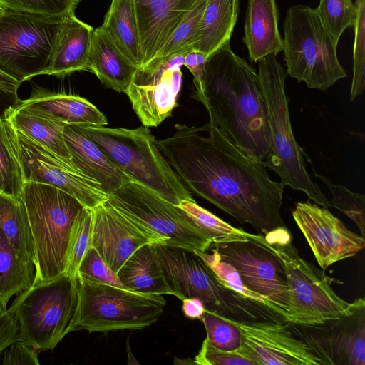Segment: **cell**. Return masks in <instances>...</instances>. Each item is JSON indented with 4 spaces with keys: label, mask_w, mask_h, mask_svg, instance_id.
Masks as SVG:
<instances>
[{
    "label": "cell",
    "mask_w": 365,
    "mask_h": 365,
    "mask_svg": "<svg viewBox=\"0 0 365 365\" xmlns=\"http://www.w3.org/2000/svg\"><path fill=\"white\" fill-rule=\"evenodd\" d=\"M175 128L155 143L188 190L264 235L286 227L281 216L284 186L270 178L263 161L210 122Z\"/></svg>",
    "instance_id": "1"
},
{
    "label": "cell",
    "mask_w": 365,
    "mask_h": 365,
    "mask_svg": "<svg viewBox=\"0 0 365 365\" xmlns=\"http://www.w3.org/2000/svg\"><path fill=\"white\" fill-rule=\"evenodd\" d=\"M192 98L210 123L249 155L264 161L270 150L267 107L257 73L230 48V41L206 60L201 93Z\"/></svg>",
    "instance_id": "2"
},
{
    "label": "cell",
    "mask_w": 365,
    "mask_h": 365,
    "mask_svg": "<svg viewBox=\"0 0 365 365\" xmlns=\"http://www.w3.org/2000/svg\"><path fill=\"white\" fill-rule=\"evenodd\" d=\"M247 235L273 252L284 268L290 292L287 322L319 325L351 315L365 304L364 297L348 302L337 295L331 287L335 279L299 255L286 227L265 235Z\"/></svg>",
    "instance_id": "3"
},
{
    "label": "cell",
    "mask_w": 365,
    "mask_h": 365,
    "mask_svg": "<svg viewBox=\"0 0 365 365\" xmlns=\"http://www.w3.org/2000/svg\"><path fill=\"white\" fill-rule=\"evenodd\" d=\"M257 63V75L267 107L271 136L270 150L263 163L280 177L284 186L302 191L314 202L329 207V200L306 169L302 150L292 132L289 98L285 92L287 73L274 54Z\"/></svg>",
    "instance_id": "4"
},
{
    "label": "cell",
    "mask_w": 365,
    "mask_h": 365,
    "mask_svg": "<svg viewBox=\"0 0 365 365\" xmlns=\"http://www.w3.org/2000/svg\"><path fill=\"white\" fill-rule=\"evenodd\" d=\"M78 125L131 180L176 205L182 200H194L157 147L148 127Z\"/></svg>",
    "instance_id": "5"
},
{
    "label": "cell",
    "mask_w": 365,
    "mask_h": 365,
    "mask_svg": "<svg viewBox=\"0 0 365 365\" xmlns=\"http://www.w3.org/2000/svg\"><path fill=\"white\" fill-rule=\"evenodd\" d=\"M153 247L171 295L180 300L200 299L205 309L234 321H279L277 314L222 284L195 252L165 245Z\"/></svg>",
    "instance_id": "6"
},
{
    "label": "cell",
    "mask_w": 365,
    "mask_h": 365,
    "mask_svg": "<svg viewBox=\"0 0 365 365\" xmlns=\"http://www.w3.org/2000/svg\"><path fill=\"white\" fill-rule=\"evenodd\" d=\"M22 199L34 246V284L64 274L71 227L85 207L68 192L36 182H24Z\"/></svg>",
    "instance_id": "7"
},
{
    "label": "cell",
    "mask_w": 365,
    "mask_h": 365,
    "mask_svg": "<svg viewBox=\"0 0 365 365\" xmlns=\"http://www.w3.org/2000/svg\"><path fill=\"white\" fill-rule=\"evenodd\" d=\"M76 285L77 304L66 335L141 330L155 323L167 304L163 294L138 293L78 275Z\"/></svg>",
    "instance_id": "8"
},
{
    "label": "cell",
    "mask_w": 365,
    "mask_h": 365,
    "mask_svg": "<svg viewBox=\"0 0 365 365\" xmlns=\"http://www.w3.org/2000/svg\"><path fill=\"white\" fill-rule=\"evenodd\" d=\"M282 38L286 73L309 88L327 91L347 76L340 64L337 45L322 24L315 9L295 5L288 9Z\"/></svg>",
    "instance_id": "9"
},
{
    "label": "cell",
    "mask_w": 365,
    "mask_h": 365,
    "mask_svg": "<svg viewBox=\"0 0 365 365\" xmlns=\"http://www.w3.org/2000/svg\"><path fill=\"white\" fill-rule=\"evenodd\" d=\"M66 16L4 8L0 17V71L20 84L45 74Z\"/></svg>",
    "instance_id": "10"
},
{
    "label": "cell",
    "mask_w": 365,
    "mask_h": 365,
    "mask_svg": "<svg viewBox=\"0 0 365 365\" xmlns=\"http://www.w3.org/2000/svg\"><path fill=\"white\" fill-rule=\"evenodd\" d=\"M77 300L76 279L65 274L18 294L10 307L19 323L18 341L38 351L53 350L66 336Z\"/></svg>",
    "instance_id": "11"
},
{
    "label": "cell",
    "mask_w": 365,
    "mask_h": 365,
    "mask_svg": "<svg viewBox=\"0 0 365 365\" xmlns=\"http://www.w3.org/2000/svg\"><path fill=\"white\" fill-rule=\"evenodd\" d=\"M123 215L166 240V245L192 252L207 251L212 241L178 205L145 186L130 180L108 195Z\"/></svg>",
    "instance_id": "12"
},
{
    "label": "cell",
    "mask_w": 365,
    "mask_h": 365,
    "mask_svg": "<svg viewBox=\"0 0 365 365\" xmlns=\"http://www.w3.org/2000/svg\"><path fill=\"white\" fill-rule=\"evenodd\" d=\"M11 136L25 182H40L58 187L76 197L89 209L108 200V195L96 182L13 126Z\"/></svg>",
    "instance_id": "13"
},
{
    "label": "cell",
    "mask_w": 365,
    "mask_h": 365,
    "mask_svg": "<svg viewBox=\"0 0 365 365\" xmlns=\"http://www.w3.org/2000/svg\"><path fill=\"white\" fill-rule=\"evenodd\" d=\"M247 237L245 241L212 243L211 246L237 271L248 289L269 299L286 319L290 292L284 268L273 252Z\"/></svg>",
    "instance_id": "14"
},
{
    "label": "cell",
    "mask_w": 365,
    "mask_h": 365,
    "mask_svg": "<svg viewBox=\"0 0 365 365\" xmlns=\"http://www.w3.org/2000/svg\"><path fill=\"white\" fill-rule=\"evenodd\" d=\"M185 55L178 54L136 70L125 94L143 125H159L177 106Z\"/></svg>",
    "instance_id": "15"
},
{
    "label": "cell",
    "mask_w": 365,
    "mask_h": 365,
    "mask_svg": "<svg viewBox=\"0 0 365 365\" xmlns=\"http://www.w3.org/2000/svg\"><path fill=\"white\" fill-rule=\"evenodd\" d=\"M289 323L322 365H365V304L351 315L316 326Z\"/></svg>",
    "instance_id": "16"
},
{
    "label": "cell",
    "mask_w": 365,
    "mask_h": 365,
    "mask_svg": "<svg viewBox=\"0 0 365 365\" xmlns=\"http://www.w3.org/2000/svg\"><path fill=\"white\" fill-rule=\"evenodd\" d=\"M292 215L324 271L364 248L365 239L349 230L328 207L299 202Z\"/></svg>",
    "instance_id": "17"
},
{
    "label": "cell",
    "mask_w": 365,
    "mask_h": 365,
    "mask_svg": "<svg viewBox=\"0 0 365 365\" xmlns=\"http://www.w3.org/2000/svg\"><path fill=\"white\" fill-rule=\"evenodd\" d=\"M228 320L241 331L242 344L238 350L256 365H322L288 322Z\"/></svg>",
    "instance_id": "18"
},
{
    "label": "cell",
    "mask_w": 365,
    "mask_h": 365,
    "mask_svg": "<svg viewBox=\"0 0 365 365\" xmlns=\"http://www.w3.org/2000/svg\"><path fill=\"white\" fill-rule=\"evenodd\" d=\"M93 246L117 274L125 262L145 245L166 240L123 215L107 200L91 209Z\"/></svg>",
    "instance_id": "19"
},
{
    "label": "cell",
    "mask_w": 365,
    "mask_h": 365,
    "mask_svg": "<svg viewBox=\"0 0 365 365\" xmlns=\"http://www.w3.org/2000/svg\"><path fill=\"white\" fill-rule=\"evenodd\" d=\"M197 1L133 0L143 57L142 67L155 58Z\"/></svg>",
    "instance_id": "20"
},
{
    "label": "cell",
    "mask_w": 365,
    "mask_h": 365,
    "mask_svg": "<svg viewBox=\"0 0 365 365\" xmlns=\"http://www.w3.org/2000/svg\"><path fill=\"white\" fill-rule=\"evenodd\" d=\"M63 136L73 165L108 195L131 180L78 125L66 124Z\"/></svg>",
    "instance_id": "21"
},
{
    "label": "cell",
    "mask_w": 365,
    "mask_h": 365,
    "mask_svg": "<svg viewBox=\"0 0 365 365\" xmlns=\"http://www.w3.org/2000/svg\"><path fill=\"white\" fill-rule=\"evenodd\" d=\"M17 106L65 124L106 126V117L93 104L78 96L56 93L38 88Z\"/></svg>",
    "instance_id": "22"
},
{
    "label": "cell",
    "mask_w": 365,
    "mask_h": 365,
    "mask_svg": "<svg viewBox=\"0 0 365 365\" xmlns=\"http://www.w3.org/2000/svg\"><path fill=\"white\" fill-rule=\"evenodd\" d=\"M242 42L253 63L283 51L275 0H248Z\"/></svg>",
    "instance_id": "23"
},
{
    "label": "cell",
    "mask_w": 365,
    "mask_h": 365,
    "mask_svg": "<svg viewBox=\"0 0 365 365\" xmlns=\"http://www.w3.org/2000/svg\"><path fill=\"white\" fill-rule=\"evenodd\" d=\"M93 28L67 16L60 31L55 51L46 75L65 76L75 71H88Z\"/></svg>",
    "instance_id": "24"
},
{
    "label": "cell",
    "mask_w": 365,
    "mask_h": 365,
    "mask_svg": "<svg viewBox=\"0 0 365 365\" xmlns=\"http://www.w3.org/2000/svg\"><path fill=\"white\" fill-rule=\"evenodd\" d=\"M89 68L103 86L125 93L138 69L101 26L93 32Z\"/></svg>",
    "instance_id": "25"
},
{
    "label": "cell",
    "mask_w": 365,
    "mask_h": 365,
    "mask_svg": "<svg viewBox=\"0 0 365 365\" xmlns=\"http://www.w3.org/2000/svg\"><path fill=\"white\" fill-rule=\"evenodd\" d=\"M116 274L131 291L146 294H171L152 244L138 249Z\"/></svg>",
    "instance_id": "26"
},
{
    "label": "cell",
    "mask_w": 365,
    "mask_h": 365,
    "mask_svg": "<svg viewBox=\"0 0 365 365\" xmlns=\"http://www.w3.org/2000/svg\"><path fill=\"white\" fill-rule=\"evenodd\" d=\"M6 118L14 129L75 166L63 136L64 123L17 106Z\"/></svg>",
    "instance_id": "27"
},
{
    "label": "cell",
    "mask_w": 365,
    "mask_h": 365,
    "mask_svg": "<svg viewBox=\"0 0 365 365\" xmlns=\"http://www.w3.org/2000/svg\"><path fill=\"white\" fill-rule=\"evenodd\" d=\"M136 68L143 66L133 0H112L101 26Z\"/></svg>",
    "instance_id": "28"
},
{
    "label": "cell",
    "mask_w": 365,
    "mask_h": 365,
    "mask_svg": "<svg viewBox=\"0 0 365 365\" xmlns=\"http://www.w3.org/2000/svg\"><path fill=\"white\" fill-rule=\"evenodd\" d=\"M239 11V0H207L200 28V36L194 47L209 56L230 41Z\"/></svg>",
    "instance_id": "29"
},
{
    "label": "cell",
    "mask_w": 365,
    "mask_h": 365,
    "mask_svg": "<svg viewBox=\"0 0 365 365\" xmlns=\"http://www.w3.org/2000/svg\"><path fill=\"white\" fill-rule=\"evenodd\" d=\"M0 230L22 258L35 263L33 237L22 197L0 192Z\"/></svg>",
    "instance_id": "30"
},
{
    "label": "cell",
    "mask_w": 365,
    "mask_h": 365,
    "mask_svg": "<svg viewBox=\"0 0 365 365\" xmlns=\"http://www.w3.org/2000/svg\"><path fill=\"white\" fill-rule=\"evenodd\" d=\"M36 269L22 258L0 230V303L4 309L11 298L31 287Z\"/></svg>",
    "instance_id": "31"
},
{
    "label": "cell",
    "mask_w": 365,
    "mask_h": 365,
    "mask_svg": "<svg viewBox=\"0 0 365 365\" xmlns=\"http://www.w3.org/2000/svg\"><path fill=\"white\" fill-rule=\"evenodd\" d=\"M207 2V0H198L160 48L155 58L146 65L159 64L173 56L186 53L194 49L200 39L201 19Z\"/></svg>",
    "instance_id": "32"
},
{
    "label": "cell",
    "mask_w": 365,
    "mask_h": 365,
    "mask_svg": "<svg viewBox=\"0 0 365 365\" xmlns=\"http://www.w3.org/2000/svg\"><path fill=\"white\" fill-rule=\"evenodd\" d=\"M11 130L7 118L0 119V192L22 197L25 181L14 150Z\"/></svg>",
    "instance_id": "33"
},
{
    "label": "cell",
    "mask_w": 365,
    "mask_h": 365,
    "mask_svg": "<svg viewBox=\"0 0 365 365\" xmlns=\"http://www.w3.org/2000/svg\"><path fill=\"white\" fill-rule=\"evenodd\" d=\"M209 250L210 252L207 250L195 254L212 270L222 284L261 307L282 316L286 320L282 312L274 303L246 287L237 271L224 261L213 247L210 246Z\"/></svg>",
    "instance_id": "34"
},
{
    "label": "cell",
    "mask_w": 365,
    "mask_h": 365,
    "mask_svg": "<svg viewBox=\"0 0 365 365\" xmlns=\"http://www.w3.org/2000/svg\"><path fill=\"white\" fill-rule=\"evenodd\" d=\"M178 206L192 218L213 244L248 240L247 232L230 225L197 205L195 200H182Z\"/></svg>",
    "instance_id": "35"
},
{
    "label": "cell",
    "mask_w": 365,
    "mask_h": 365,
    "mask_svg": "<svg viewBox=\"0 0 365 365\" xmlns=\"http://www.w3.org/2000/svg\"><path fill=\"white\" fill-rule=\"evenodd\" d=\"M92 211L85 207L75 219L71 230L64 274L76 279L79 265L91 246Z\"/></svg>",
    "instance_id": "36"
},
{
    "label": "cell",
    "mask_w": 365,
    "mask_h": 365,
    "mask_svg": "<svg viewBox=\"0 0 365 365\" xmlns=\"http://www.w3.org/2000/svg\"><path fill=\"white\" fill-rule=\"evenodd\" d=\"M315 11L336 43L344 31L354 26L356 19V8L351 0H319Z\"/></svg>",
    "instance_id": "37"
},
{
    "label": "cell",
    "mask_w": 365,
    "mask_h": 365,
    "mask_svg": "<svg viewBox=\"0 0 365 365\" xmlns=\"http://www.w3.org/2000/svg\"><path fill=\"white\" fill-rule=\"evenodd\" d=\"M200 319L205 328L206 338L216 348L234 351L241 347L242 335L234 323L207 309Z\"/></svg>",
    "instance_id": "38"
},
{
    "label": "cell",
    "mask_w": 365,
    "mask_h": 365,
    "mask_svg": "<svg viewBox=\"0 0 365 365\" xmlns=\"http://www.w3.org/2000/svg\"><path fill=\"white\" fill-rule=\"evenodd\" d=\"M315 175L327 186L332 194L329 201L334 207L348 216L359 227L361 236L365 239V195L354 192L344 185H335L326 177L315 173Z\"/></svg>",
    "instance_id": "39"
},
{
    "label": "cell",
    "mask_w": 365,
    "mask_h": 365,
    "mask_svg": "<svg viewBox=\"0 0 365 365\" xmlns=\"http://www.w3.org/2000/svg\"><path fill=\"white\" fill-rule=\"evenodd\" d=\"M356 19L354 25L353 78L349 99L362 94L365 86V0H356Z\"/></svg>",
    "instance_id": "40"
},
{
    "label": "cell",
    "mask_w": 365,
    "mask_h": 365,
    "mask_svg": "<svg viewBox=\"0 0 365 365\" xmlns=\"http://www.w3.org/2000/svg\"><path fill=\"white\" fill-rule=\"evenodd\" d=\"M81 0H0L6 9L31 14L66 16L74 14Z\"/></svg>",
    "instance_id": "41"
},
{
    "label": "cell",
    "mask_w": 365,
    "mask_h": 365,
    "mask_svg": "<svg viewBox=\"0 0 365 365\" xmlns=\"http://www.w3.org/2000/svg\"><path fill=\"white\" fill-rule=\"evenodd\" d=\"M78 275L128 289L93 246H91L86 252L79 265Z\"/></svg>",
    "instance_id": "42"
},
{
    "label": "cell",
    "mask_w": 365,
    "mask_h": 365,
    "mask_svg": "<svg viewBox=\"0 0 365 365\" xmlns=\"http://www.w3.org/2000/svg\"><path fill=\"white\" fill-rule=\"evenodd\" d=\"M194 361L198 365H256L238 349L234 351L219 349L207 338L202 341L198 354L194 358Z\"/></svg>",
    "instance_id": "43"
},
{
    "label": "cell",
    "mask_w": 365,
    "mask_h": 365,
    "mask_svg": "<svg viewBox=\"0 0 365 365\" xmlns=\"http://www.w3.org/2000/svg\"><path fill=\"white\" fill-rule=\"evenodd\" d=\"M38 349L21 341H16L3 352L4 365H38Z\"/></svg>",
    "instance_id": "44"
},
{
    "label": "cell",
    "mask_w": 365,
    "mask_h": 365,
    "mask_svg": "<svg viewBox=\"0 0 365 365\" xmlns=\"http://www.w3.org/2000/svg\"><path fill=\"white\" fill-rule=\"evenodd\" d=\"M19 323L9 307L0 313V355L13 343L18 341Z\"/></svg>",
    "instance_id": "45"
},
{
    "label": "cell",
    "mask_w": 365,
    "mask_h": 365,
    "mask_svg": "<svg viewBox=\"0 0 365 365\" xmlns=\"http://www.w3.org/2000/svg\"><path fill=\"white\" fill-rule=\"evenodd\" d=\"M207 57L208 56L205 53L194 49L185 55L183 66H185L193 75V81L195 86L194 93H199L202 92L205 67Z\"/></svg>",
    "instance_id": "46"
},
{
    "label": "cell",
    "mask_w": 365,
    "mask_h": 365,
    "mask_svg": "<svg viewBox=\"0 0 365 365\" xmlns=\"http://www.w3.org/2000/svg\"><path fill=\"white\" fill-rule=\"evenodd\" d=\"M19 101L17 93L0 86V119L6 118L9 112L17 106Z\"/></svg>",
    "instance_id": "47"
},
{
    "label": "cell",
    "mask_w": 365,
    "mask_h": 365,
    "mask_svg": "<svg viewBox=\"0 0 365 365\" xmlns=\"http://www.w3.org/2000/svg\"><path fill=\"white\" fill-rule=\"evenodd\" d=\"M182 301V312L184 314L192 319H200L205 308L202 302L197 298H187Z\"/></svg>",
    "instance_id": "48"
},
{
    "label": "cell",
    "mask_w": 365,
    "mask_h": 365,
    "mask_svg": "<svg viewBox=\"0 0 365 365\" xmlns=\"http://www.w3.org/2000/svg\"><path fill=\"white\" fill-rule=\"evenodd\" d=\"M19 85L20 83L15 79L0 71V86L8 91L17 93Z\"/></svg>",
    "instance_id": "49"
},
{
    "label": "cell",
    "mask_w": 365,
    "mask_h": 365,
    "mask_svg": "<svg viewBox=\"0 0 365 365\" xmlns=\"http://www.w3.org/2000/svg\"><path fill=\"white\" fill-rule=\"evenodd\" d=\"M4 11V7H3L1 5H0V17L3 14Z\"/></svg>",
    "instance_id": "50"
},
{
    "label": "cell",
    "mask_w": 365,
    "mask_h": 365,
    "mask_svg": "<svg viewBox=\"0 0 365 365\" xmlns=\"http://www.w3.org/2000/svg\"><path fill=\"white\" fill-rule=\"evenodd\" d=\"M5 309H4L3 306L1 305V304L0 303V313L2 312L3 311H4Z\"/></svg>",
    "instance_id": "51"
}]
</instances>
